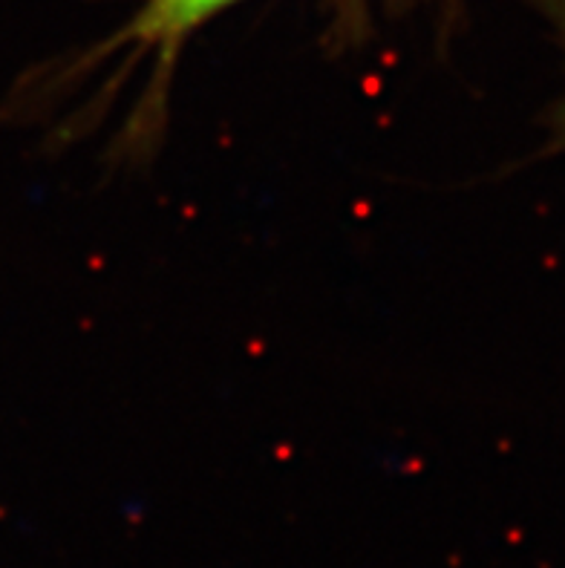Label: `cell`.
I'll return each mask as SVG.
<instances>
[{
	"mask_svg": "<svg viewBox=\"0 0 565 568\" xmlns=\"http://www.w3.org/2000/svg\"><path fill=\"white\" fill-rule=\"evenodd\" d=\"M537 3L539 12L545 14V21L552 23L554 36H557L559 50H563V70H565V0H531ZM548 151H565V87L563 95L554 101L552 113H548Z\"/></svg>",
	"mask_w": 565,
	"mask_h": 568,
	"instance_id": "obj_2",
	"label": "cell"
},
{
	"mask_svg": "<svg viewBox=\"0 0 565 568\" xmlns=\"http://www.w3.org/2000/svg\"><path fill=\"white\" fill-rule=\"evenodd\" d=\"M332 9H335V29L350 41L359 29H364L370 0H332Z\"/></svg>",
	"mask_w": 565,
	"mask_h": 568,
	"instance_id": "obj_3",
	"label": "cell"
},
{
	"mask_svg": "<svg viewBox=\"0 0 565 568\" xmlns=\"http://www.w3.org/2000/svg\"><path fill=\"white\" fill-rule=\"evenodd\" d=\"M236 3L243 0H139L122 29L104 38L95 52H87L81 70L110 64V84L139 87L122 144L142 151L159 136L176 61L200 29Z\"/></svg>",
	"mask_w": 565,
	"mask_h": 568,
	"instance_id": "obj_1",
	"label": "cell"
}]
</instances>
